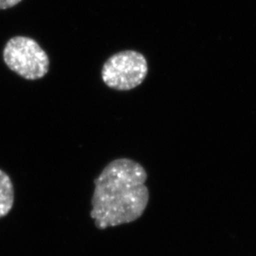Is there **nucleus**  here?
I'll return each mask as SVG.
<instances>
[{
    "instance_id": "nucleus-1",
    "label": "nucleus",
    "mask_w": 256,
    "mask_h": 256,
    "mask_svg": "<svg viewBox=\"0 0 256 256\" xmlns=\"http://www.w3.org/2000/svg\"><path fill=\"white\" fill-rule=\"evenodd\" d=\"M147 174L137 162L122 158L110 162L94 180L90 218L106 230L138 220L149 202Z\"/></svg>"
},
{
    "instance_id": "nucleus-2",
    "label": "nucleus",
    "mask_w": 256,
    "mask_h": 256,
    "mask_svg": "<svg viewBox=\"0 0 256 256\" xmlns=\"http://www.w3.org/2000/svg\"><path fill=\"white\" fill-rule=\"evenodd\" d=\"M3 60L12 72L30 81L42 79L50 70L46 52L30 37L10 38L3 50Z\"/></svg>"
},
{
    "instance_id": "nucleus-3",
    "label": "nucleus",
    "mask_w": 256,
    "mask_h": 256,
    "mask_svg": "<svg viewBox=\"0 0 256 256\" xmlns=\"http://www.w3.org/2000/svg\"><path fill=\"white\" fill-rule=\"evenodd\" d=\"M147 74L146 57L135 50H124L106 61L102 68V79L112 90L128 92L142 84Z\"/></svg>"
},
{
    "instance_id": "nucleus-4",
    "label": "nucleus",
    "mask_w": 256,
    "mask_h": 256,
    "mask_svg": "<svg viewBox=\"0 0 256 256\" xmlns=\"http://www.w3.org/2000/svg\"><path fill=\"white\" fill-rule=\"evenodd\" d=\"M14 190L9 174L0 169V218L6 216L14 207Z\"/></svg>"
},
{
    "instance_id": "nucleus-5",
    "label": "nucleus",
    "mask_w": 256,
    "mask_h": 256,
    "mask_svg": "<svg viewBox=\"0 0 256 256\" xmlns=\"http://www.w3.org/2000/svg\"><path fill=\"white\" fill-rule=\"evenodd\" d=\"M22 0H0V10H7L12 8L19 4Z\"/></svg>"
}]
</instances>
